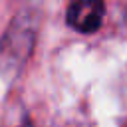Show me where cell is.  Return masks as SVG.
Listing matches in <instances>:
<instances>
[{
  "label": "cell",
  "instance_id": "cell-1",
  "mask_svg": "<svg viewBox=\"0 0 127 127\" xmlns=\"http://www.w3.org/2000/svg\"><path fill=\"white\" fill-rule=\"evenodd\" d=\"M38 20L34 12L18 14L0 38V73L16 75L32 54Z\"/></svg>",
  "mask_w": 127,
  "mask_h": 127
},
{
  "label": "cell",
  "instance_id": "cell-2",
  "mask_svg": "<svg viewBox=\"0 0 127 127\" xmlns=\"http://www.w3.org/2000/svg\"><path fill=\"white\" fill-rule=\"evenodd\" d=\"M105 16L103 0H71L65 12L67 24L81 34H91L99 30Z\"/></svg>",
  "mask_w": 127,
  "mask_h": 127
},
{
  "label": "cell",
  "instance_id": "cell-3",
  "mask_svg": "<svg viewBox=\"0 0 127 127\" xmlns=\"http://www.w3.org/2000/svg\"><path fill=\"white\" fill-rule=\"evenodd\" d=\"M24 127H32V125H24Z\"/></svg>",
  "mask_w": 127,
  "mask_h": 127
}]
</instances>
